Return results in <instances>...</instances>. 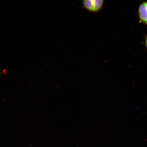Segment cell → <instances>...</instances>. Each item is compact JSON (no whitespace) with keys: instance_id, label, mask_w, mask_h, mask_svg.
Masks as SVG:
<instances>
[{"instance_id":"1","label":"cell","mask_w":147,"mask_h":147,"mask_svg":"<svg viewBox=\"0 0 147 147\" xmlns=\"http://www.w3.org/2000/svg\"><path fill=\"white\" fill-rule=\"evenodd\" d=\"M104 0H82L83 8L89 12H96L100 10L104 3Z\"/></svg>"},{"instance_id":"2","label":"cell","mask_w":147,"mask_h":147,"mask_svg":"<svg viewBox=\"0 0 147 147\" xmlns=\"http://www.w3.org/2000/svg\"><path fill=\"white\" fill-rule=\"evenodd\" d=\"M138 13L140 21L147 25V2L140 5Z\"/></svg>"},{"instance_id":"3","label":"cell","mask_w":147,"mask_h":147,"mask_svg":"<svg viewBox=\"0 0 147 147\" xmlns=\"http://www.w3.org/2000/svg\"><path fill=\"white\" fill-rule=\"evenodd\" d=\"M146 47L147 48V36L146 37Z\"/></svg>"}]
</instances>
